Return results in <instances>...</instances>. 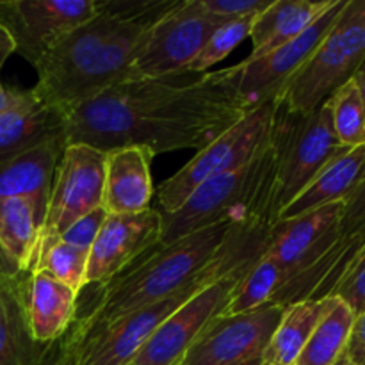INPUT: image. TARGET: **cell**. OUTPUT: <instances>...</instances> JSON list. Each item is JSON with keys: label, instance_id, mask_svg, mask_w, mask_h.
I'll list each match as a JSON object with an SVG mask.
<instances>
[{"label": "cell", "instance_id": "cell-31", "mask_svg": "<svg viewBox=\"0 0 365 365\" xmlns=\"http://www.w3.org/2000/svg\"><path fill=\"white\" fill-rule=\"evenodd\" d=\"M330 298L344 302L355 316L365 310V242L337 282Z\"/></svg>", "mask_w": 365, "mask_h": 365}, {"label": "cell", "instance_id": "cell-29", "mask_svg": "<svg viewBox=\"0 0 365 365\" xmlns=\"http://www.w3.org/2000/svg\"><path fill=\"white\" fill-rule=\"evenodd\" d=\"M88 260L89 252L63 241H56L39 253L34 271L48 273L78 294L86 287Z\"/></svg>", "mask_w": 365, "mask_h": 365}, {"label": "cell", "instance_id": "cell-38", "mask_svg": "<svg viewBox=\"0 0 365 365\" xmlns=\"http://www.w3.org/2000/svg\"><path fill=\"white\" fill-rule=\"evenodd\" d=\"M353 81H355L356 88H359L360 98H362L364 113H365V71H359V73H356L355 77H353Z\"/></svg>", "mask_w": 365, "mask_h": 365}, {"label": "cell", "instance_id": "cell-3", "mask_svg": "<svg viewBox=\"0 0 365 365\" xmlns=\"http://www.w3.org/2000/svg\"><path fill=\"white\" fill-rule=\"evenodd\" d=\"M235 228L239 227L217 223L170 245L155 246L113 280L96 285L98 291L84 310H77L70 327L77 344L96 328L132 310L160 302L184 287L212 260Z\"/></svg>", "mask_w": 365, "mask_h": 365}, {"label": "cell", "instance_id": "cell-30", "mask_svg": "<svg viewBox=\"0 0 365 365\" xmlns=\"http://www.w3.org/2000/svg\"><path fill=\"white\" fill-rule=\"evenodd\" d=\"M257 16L237 18V20L225 21L223 25H220L212 32L209 41L200 50L198 56L184 68V75L205 73V70H209L210 66H214L216 63L223 61L225 57H228L232 50L237 48L245 39L250 38L253 21H255Z\"/></svg>", "mask_w": 365, "mask_h": 365}, {"label": "cell", "instance_id": "cell-23", "mask_svg": "<svg viewBox=\"0 0 365 365\" xmlns=\"http://www.w3.org/2000/svg\"><path fill=\"white\" fill-rule=\"evenodd\" d=\"M334 0H273L255 18L252 27L253 48L241 63H253L287 45L309 29Z\"/></svg>", "mask_w": 365, "mask_h": 365}, {"label": "cell", "instance_id": "cell-15", "mask_svg": "<svg viewBox=\"0 0 365 365\" xmlns=\"http://www.w3.org/2000/svg\"><path fill=\"white\" fill-rule=\"evenodd\" d=\"M163 214L150 207L130 216H107L89 250L86 285H103L160 245Z\"/></svg>", "mask_w": 365, "mask_h": 365}, {"label": "cell", "instance_id": "cell-35", "mask_svg": "<svg viewBox=\"0 0 365 365\" xmlns=\"http://www.w3.org/2000/svg\"><path fill=\"white\" fill-rule=\"evenodd\" d=\"M337 365H365V310L355 317L348 344Z\"/></svg>", "mask_w": 365, "mask_h": 365}, {"label": "cell", "instance_id": "cell-14", "mask_svg": "<svg viewBox=\"0 0 365 365\" xmlns=\"http://www.w3.org/2000/svg\"><path fill=\"white\" fill-rule=\"evenodd\" d=\"M346 2L348 0H334V4L309 29L269 56L253 63L234 64L239 71V89L250 109L282 98L292 78L299 73L328 31L334 27Z\"/></svg>", "mask_w": 365, "mask_h": 365}, {"label": "cell", "instance_id": "cell-22", "mask_svg": "<svg viewBox=\"0 0 365 365\" xmlns=\"http://www.w3.org/2000/svg\"><path fill=\"white\" fill-rule=\"evenodd\" d=\"M364 168L365 146H356L335 157L278 212L277 223L312 212L331 203L346 202L359 185Z\"/></svg>", "mask_w": 365, "mask_h": 365}, {"label": "cell", "instance_id": "cell-32", "mask_svg": "<svg viewBox=\"0 0 365 365\" xmlns=\"http://www.w3.org/2000/svg\"><path fill=\"white\" fill-rule=\"evenodd\" d=\"M273 0H196L200 9L225 21L245 16H257L269 7Z\"/></svg>", "mask_w": 365, "mask_h": 365}, {"label": "cell", "instance_id": "cell-21", "mask_svg": "<svg viewBox=\"0 0 365 365\" xmlns=\"http://www.w3.org/2000/svg\"><path fill=\"white\" fill-rule=\"evenodd\" d=\"M66 146V135H59L0 163V202L7 198H31L48 205L57 164Z\"/></svg>", "mask_w": 365, "mask_h": 365}, {"label": "cell", "instance_id": "cell-17", "mask_svg": "<svg viewBox=\"0 0 365 365\" xmlns=\"http://www.w3.org/2000/svg\"><path fill=\"white\" fill-rule=\"evenodd\" d=\"M59 135H66L63 109L46 103L34 89H11L9 103L0 110V163Z\"/></svg>", "mask_w": 365, "mask_h": 365}, {"label": "cell", "instance_id": "cell-9", "mask_svg": "<svg viewBox=\"0 0 365 365\" xmlns=\"http://www.w3.org/2000/svg\"><path fill=\"white\" fill-rule=\"evenodd\" d=\"M106 182V153L88 145H68L50 189L39 253L57 241L75 221L100 209Z\"/></svg>", "mask_w": 365, "mask_h": 365}, {"label": "cell", "instance_id": "cell-7", "mask_svg": "<svg viewBox=\"0 0 365 365\" xmlns=\"http://www.w3.org/2000/svg\"><path fill=\"white\" fill-rule=\"evenodd\" d=\"M277 150V216L321 170L349 148L339 143L328 102L309 114H296L278 103L271 130Z\"/></svg>", "mask_w": 365, "mask_h": 365}, {"label": "cell", "instance_id": "cell-2", "mask_svg": "<svg viewBox=\"0 0 365 365\" xmlns=\"http://www.w3.org/2000/svg\"><path fill=\"white\" fill-rule=\"evenodd\" d=\"M64 36L36 64L32 89L68 114L78 103L130 78L132 64L155 21H138L103 9Z\"/></svg>", "mask_w": 365, "mask_h": 365}, {"label": "cell", "instance_id": "cell-4", "mask_svg": "<svg viewBox=\"0 0 365 365\" xmlns=\"http://www.w3.org/2000/svg\"><path fill=\"white\" fill-rule=\"evenodd\" d=\"M271 225L239 227L225 241L209 264L184 287L160 302L132 310L82 339L75 346L73 365H127L150 335L182 305L232 271L252 266L264 255Z\"/></svg>", "mask_w": 365, "mask_h": 365}, {"label": "cell", "instance_id": "cell-24", "mask_svg": "<svg viewBox=\"0 0 365 365\" xmlns=\"http://www.w3.org/2000/svg\"><path fill=\"white\" fill-rule=\"evenodd\" d=\"M78 294L48 273L34 271L29 278L27 316L32 339L38 344L57 341L73 324Z\"/></svg>", "mask_w": 365, "mask_h": 365}, {"label": "cell", "instance_id": "cell-20", "mask_svg": "<svg viewBox=\"0 0 365 365\" xmlns=\"http://www.w3.org/2000/svg\"><path fill=\"white\" fill-rule=\"evenodd\" d=\"M45 216L46 207L36 200L0 202V267L13 273H34Z\"/></svg>", "mask_w": 365, "mask_h": 365}, {"label": "cell", "instance_id": "cell-16", "mask_svg": "<svg viewBox=\"0 0 365 365\" xmlns=\"http://www.w3.org/2000/svg\"><path fill=\"white\" fill-rule=\"evenodd\" d=\"M344 202L321 207L271 227L264 255L287 273V282L327 255L341 239ZM285 282V284H287Z\"/></svg>", "mask_w": 365, "mask_h": 365}, {"label": "cell", "instance_id": "cell-39", "mask_svg": "<svg viewBox=\"0 0 365 365\" xmlns=\"http://www.w3.org/2000/svg\"><path fill=\"white\" fill-rule=\"evenodd\" d=\"M9 96H11V89H6L0 82V110H4L9 103Z\"/></svg>", "mask_w": 365, "mask_h": 365}, {"label": "cell", "instance_id": "cell-37", "mask_svg": "<svg viewBox=\"0 0 365 365\" xmlns=\"http://www.w3.org/2000/svg\"><path fill=\"white\" fill-rule=\"evenodd\" d=\"M13 52H16L13 36L9 34V31H7L4 25H0V68L4 66L7 57H9Z\"/></svg>", "mask_w": 365, "mask_h": 365}, {"label": "cell", "instance_id": "cell-12", "mask_svg": "<svg viewBox=\"0 0 365 365\" xmlns=\"http://www.w3.org/2000/svg\"><path fill=\"white\" fill-rule=\"evenodd\" d=\"M253 266V264H252ZM252 266L232 271L192 296L164 321L127 365H178L207 324L223 314Z\"/></svg>", "mask_w": 365, "mask_h": 365}, {"label": "cell", "instance_id": "cell-8", "mask_svg": "<svg viewBox=\"0 0 365 365\" xmlns=\"http://www.w3.org/2000/svg\"><path fill=\"white\" fill-rule=\"evenodd\" d=\"M277 106L278 102H267L253 107L237 123L196 152L173 177L164 180L155 191L160 212H173L207 180L248 164L269 141Z\"/></svg>", "mask_w": 365, "mask_h": 365}, {"label": "cell", "instance_id": "cell-28", "mask_svg": "<svg viewBox=\"0 0 365 365\" xmlns=\"http://www.w3.org/2000/svg\"><path fill=\"white\" fill-rule=\"evenodd\" d=\"M331 110V121L339 143L346 148L365 146V113L355 81L346 82L344 86L331 93L327 100Z\"/></svg>", "mask_w": 365, "mask_h": 365}, {"label": "cell", "instance_id": "cell-40", "mask_svg": "<svg viewBox=\"0 0 365 365\" xmlns=\"http://www.w3.org/2000/svg\"><path fill=\"white\" fill-rule=\"evenodd\" d=\"M359 71H365V59H364V63H362V66H360V70Z\"/></svg>", "mask_w": 365, "mask_h": 365}, {"label": "cell", "instance_id": "cell-6", "mask_svg": "<svg viewBox=\"0 0 365 365\" xmlns=\"http://www.w3.org/2000/svg\"><path fill=\"white\" fill-rule=\"evenodd\" d=\"M365 59V0H348L323 41L278 100L296 114H309L359 73Z\"/></svg>", "mask_w": 365, "mask_h": 365}, {"label": "cell", "instance_id": "cell-27", "mask_svg": "<svg viewBox=\"0 0 365 365\" xmlns=\"http://www.w3.org/2000/svg\"><path fill=\"white\" fill-rule=\"evenodd\" d=\"M285 282L287 273L277 262L262 255L242 278L221 316H235L267 305L284 289Z\"/></svg>", "mask_w": 365, "mask_h": 365}, {"label": "cell", "instance_id": "cell-34", "mask_svg": "<svg viewBox=\"0 0 365 365\" xmlns=\"http://www.w3.org/2000/svg\"><path fill=\"white\" fill-rule=\"evenodd\" d=\"M342 237H356L365 235V168L362 178L355 191L344 202V212L341 220Z\"/></svg>", "mask_w": 365, "mask_h": 365}, {"label": "cell", "instance_id": "cell-26", "mask_svg": "<svg viewBox=\"0 0 365 365\" xmlns=\"http://www.w3.org/2000/svg\"><path fill=\"white\" fill-rule=\"evenodd\" d=\"M355 317L353 310L337 299L312 331L294 365H337L348 344Z\"/></svg>", "mask_w": 365, "mask_h": 365}, {"label": "cell", "instance_id": "cell-5", "mask_svg": "<svg viewBox=\"0 0 365 365\" xmlns=\"http://www.w3.org/2000/svg\"><path fill=\"white\" fill-rule=\"evenodd\" d=\"M277 150L269 138L267 145L248 164L207 180L173 212H160V245H170L217 223L273 227L277 223Z\"/></svg>", "mask_w": 365, "mask_h": 365}, {"label": "cell", "instance_id": "cell-1", "mask_svg": "<svg viewBox=\"0 0 365 365\" xmlns=\"http://www.w3.org/2000/svg\"><path fill=\"white\" fill-rule=\"evenodd\" d=\"M178 78L123 81L78 103L66 114V143L103 153L123 146H145L153 155L200 152L252 110L235 66Z\"/></svg>", "mask_w": 365, "mask_h": 365}, {"label": "cell", "instance_id": "cell-25", "mask_svg": "<svg viewBox=\"0 0 365 365\" xmlns=\"http://www.w3.org/2000/svg\"><path fill=\"white\" fill-rule=\"evenodd\" d=\"M337 298L307 299L285 307L262 356V365H294L319 321Z\"/></svg>", "mask_w": 365, "mask_h": 365}, {"label": "cell", "instance_id": "cell-33", "mask_svg": "<svg viewBox=\"0 0 365 365\" xmlns=\"http://www.w3.org/2000/svg\"><path fill=\"white\" fill-rule=\"evenodd\" d=\"M107 216H109V214L103 210V207H100V209L89 212L88 216L75 221V223L71 225V227L68 228V230L64 232L57 241H63L66 242V245L75 246V248H81V250H86V252H89L93 242H95L96 235H98L100 228H102V225L106 223Z\"/></svg>", "mask_w": 365, "mask_h": 365}, {"label": "cell", "instance_id": "cell-19", "mask_svg": "<svg viewBox=\"0 0 365 365\" xmlns=\"http://www.w3.org/2000/svg\"><path fill=\"white\" fill-rule=\"evenodd\" d=\"M31 274L0 267V365H38L46 346L32 339L27 316Z\"/></svg>", "mask_w": 365, "mask_h": 365}, {"label": "cell", "instance_id": "cell-10", "mask_svg": "<svg viewBox=\"0 0 365 365\" xmlns=\"http://www.w3.org/2000/svg\"><path fill=\"white\" fill-rule=\"evenodd\" d=\"M223 24L225 20L200 9L196 0H182L173 11L153 24L132 64L128 81L182 77L184 68Z\"/></svg>", "mask_w": 365, "mask_h": 365}, {"label": "cell", "instance_id": "cell-11", "mask_svg": "<svg viewBox=\"0 0 365 365\" xmlns=\"http://www.w3.org/2000/svg\"><path fill=\"white\" fill-rule=\"evenodd\" d=\"M285 307L267 303L250 312L217 316L198 335L178 365H262Z\"/></svg>", "mask_w": 365, "mask_h": 365}, {"label": "cell", "instance_id": "cell-13", "mask_svg": "<svg viewBox=\"0 0 365 365\" xmlns=\"http://www.w3.org/2000/svg\"><path fill=\"white\" fill-rule=\"evenodd\" d=\"M96 13V0H0V25L32 66Z\"/></svg>", "mask_w": 365, "mask_h": 365}, {"label": "cell", "instance_id": "cell-18", "mask_svg": "<svg viewBox=\"0 0 365 365\" xmlns=\"http://www.w3.org/2000/svg\"><path fill=\"white\" fill-rule=\"evenodd\" d=\"M153 153L145 146H123L106 153L102 207L109 216H130L150 209Z\"/></svg>", "mask_w": 365, "mask_h": 365}, {"label": "cell", "instance_id": "cell-36", "mask_svg": "<svg viewBox=\"0 0 365 365\" xmlns=\"http://www.w3.org/2000/svg\"><path fill=\"white\" fill-rule=\"evenodd\" d=\"M75 346H77V341H75L70 328H68L63 337L46 346L45 355H43L38 365H73Z\"/></svg>", "mask_w": 365, "mask_h": 365}]
</instances>
